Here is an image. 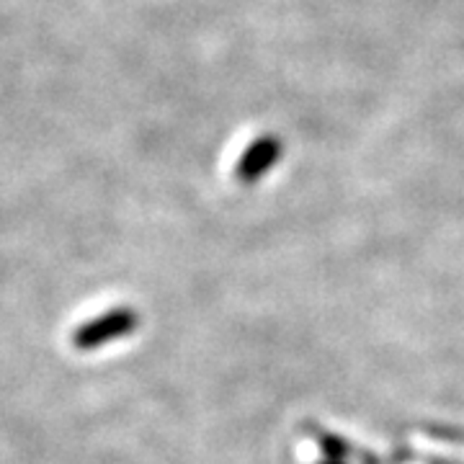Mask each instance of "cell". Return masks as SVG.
<instances>
[{
  "mask_svg": "<svg viewBox=\"0 0 464 464\" xmlns=\"http://www.w3.org/2000/svg\"><path fill=\"white\" fill-rule=\"evenodd\" d=\"M140 317L132 307H114L103 315L83 323L72 333V346L78 351H96V348L111 343L116 338H127L137 331Z\"/></svg>",
  "mask_w": 464,
  "mask_h": 464,
  "instance_id": "1",
  "label": "cell"
},
{
  "mask_svg": "<svg viewBox=\"0 0 464 464\" xmlns=\"http://www.w3.org/2000/svg\"><path fill=\"white\" fill-rule=\"evenodd\" d=\"M282 150V137H276V134H261L240 155L237 168H235V176L243 183H256L258 179H264L266 173L279 163Z\"/></svg>",
  "mask_w": 464,
  "mask_h": 464,
  "instance_id": "2",
  "label": "cell"
},
{
  "mask_svg": "<svg viewBox=\"0 0 464 464\" xmlns=\"http://www.w3.org/2000/svg\"><path fill=\"white\" fill-rule=\"evenodd\" d=\"M328 464H338V462H328Z\"/></svg>",
  "mask_w": 464,
  "mask_h": 464,
  "instance_id": "3",
  "label": "cell"
}]
</instances>
